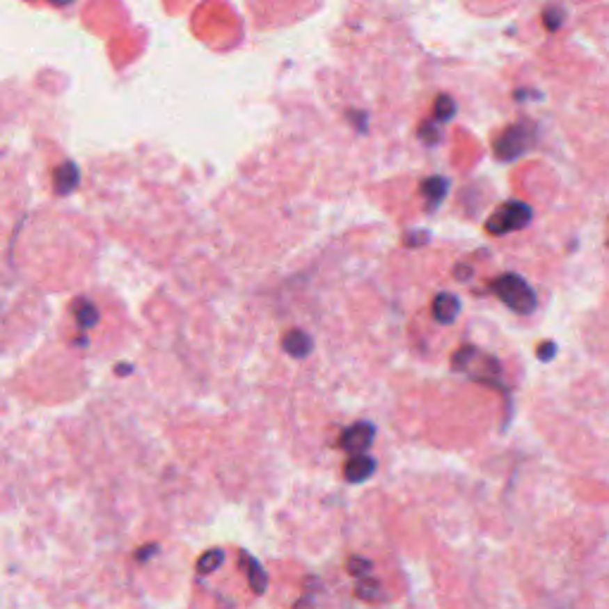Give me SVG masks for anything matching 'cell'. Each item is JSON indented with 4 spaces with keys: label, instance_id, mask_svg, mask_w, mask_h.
<instances>
[{
    "label": "cell",
    "instance_id": "obj_17",
    "mask_svg": "<svg viewBox=\"0 0 609 609\" xmlns=\"http://www.w3.org/2000/svg\"><path fill=\"white\" fill-rule=\"evenodd\" d=\"M454 274H459V278H469L471 271H469V269H464V267H459V269H454Z\"/></svg>",
    "mask_w": 609,
    "mask_h": 609
},
{
    "label": "cell",
    "instance_id": "obj_2",
    "mask_svg": "<svg viewBox=\"0 0 609 609\" xmlns=\"http://www.w3.org/2000/svg\"><path fill=\"white\" fill-rule=\"evenodd\" d=\"M533 212L526 203H507L488 219L486 229L495 233V236H503V233H509V231H519L523 226L531 221Z\"/></svg>",
    "mask_w": 609,
    "mask_h": 609
},
{
    "label": "cell",
    "instance_id": "obj_15",
    "mask_svg": "<svg viewBox=\"0 0 609 609\" xmlns=\"http://www.w3.org/2000/svg\"><path fill=\"white\" fill-rule=\"evenodd\" d=\"M157 552V545H145V548H141L139 552H136V560L141 562V564H143V562L148 560V557L150 555H155Z\"/></svg>",
    "mask_w": 609,
    "mask_h": 609
},
{
    "label": "cell",
    "instance_id": "obj_16",
    "mask_svg": "<svg viewBox=\"0 0 609 609\" xmlns=\"http://www.w3.org/2000/svg\"><path fill=\"white\" fill-rule=\"evenodd\" d=\"M117 372H119V377H127V374H131V364H119Z\"/></svg>",
    "mask_w": 609,
    "mask_h": 609
},
{
    "label": "cell",
    "instance_id": "obj_10",
    "mask_svg": "<svg viewBox=\"0 0 609 609\" xmlns=\"http://www.w3.org/2000/svg\"><path fill=\"white\" fill-rule=\"evenodd\" d=\"M221 562H224V550L214 548L209 552H205V555L198 560V574H209V571H217V569L221 567Z\"/></svg>",
    "mask_w": 609,
    "mask_h": 609
},
{
    "label": "cell",
    "instance_id": "obj_12",
    "mask_svg": "<svg viewBox=\"0 0 609 609\" xmlns=\"http://www.w3.org/2000/svg\"><path fill=\"white\" fill-rule=\"evenodd\" d=\"M348 571L355 578H367V576H372V562H369V560H360V557H350Z\"/></svg>",
    "mask_w": 609,
    "mask_h": 609
},
{
    "label": "cell",
    "instance_id": "obj_11",
    "mask_svg": "<svg viewBox=\"0 0 609 609\" xmlns=\"http://www.w3.org/2000/svg\"><path fill=\"white\" fill-rule=\"evenodd\" d=\"M476 355H479V350L471 348V345H464V348H459L452 355V369H454V372H466V369H469V364H471V360H474Z\"/></svg>",
    "mask_w": 609,
    "mask_h": 609
},
{
    "label": "cell",
    "instance_id": "obj_6",
    "mask_svg": "<svg viewBox=\"0 0 609 609\" xmlns=\"http://www.w3.org/2000/svg\"><path fill=\"white\" fill-rule=\"evenodd\" d=\"M431 310L438 324H452L459 315V300L452 293H438Z\"/></svg>",
    "mask_w": 609,
    "mask_h": 609
},
{
    "label": "cell",
    "instance_id": "obj_3",
    "mask_svg": "<svg viewBox=\"0 0 609 609\" xmlns=\"http://www.w3.org/2000/svg\"><path fill=\"white\" fill-rule=\"evenodd\" d=\"M374 438H377V429L369 421H357L340 434V448L350 454H362L374 443Z\"/></svg>",
    "mask_w": 609,
    "mask_h": 609
},
{
    "label": "cell",
    "instance_id": "obj_9",
    "mask_svg": "<svg viewBox=\"0 0 609 609\" xmlns=\"http://www.w3.org/2000/svg\"><path fill=\"white\" fill-rule=\"evenodd\" d=\"M357 597H362L364 602H381L383 600V590L374 578H357V588H355Z\"/></svg>",
    "mask_w": 609,
    "mask_h": 609
},
{
    "label": "cell",
    "instance_id": "obj_13",
    "mask_svg": "<svg viewBox=\"0 0 609 609\" xmlns=\"http://www.w3.org/2000/svg\"><path fill=\"white\" fill-rule=\"evenodd\" d=\"M545 24H548L550 31L560 29V26H562V10H557V8L545 10Z\"/></svg>",
    "mask_w": 609,
    "mask_h": 609
},
{
    "label": "cell",
    "instance_id": "obj_7",
    "mask_svg": "<svg viewBox=\"0 0 609 609\" xmlns=\"http://www.w3.org/2000/svg\"><path fill=\"white\" fill-rule=\"evenodd\" d=\"M283 350H286L290 357L305 360V357L312 352V338L305 331L293 329V331H288L286 335H283Z\"/></svg>",
    "mask_w": 609,
    "mask_h": 609
},
{
    "label": "cell",
    "instance_id": "obj_1",
    "mask_svg": "<svg viewBox=\"0 0 609 609\" xmlns=\"http://www.w3.org/2000/svg\"><path fill=\"white\" fill-rule=\"evenodd\" d=\"M493 290L509 310H514L516 315H531L536 310L538 300L533 288L519 274H503L493 281Z\"/></svg>",
    "mask_w": 609,
    "mask_h": 609
},
{
    "label": "cell",
    "instance_id": "obj_8",
    "mask_svg": "<svg viewBox=\"0 0 609 609\" xmlns=\"http://www.w3.org/2000/svg\"><path fill=\"white\" fill-rule=\"evenodd\" d=\"M74 319L81 329H93L98 324V307L90 305L88 300H81L79 305H74Z\"/></svg>",
    "mask_w": 609,
    "mask_h": 609
},
{
    "label": "cell",
    "instance_id": "obj_5",
    "mask_svg": "<svg viewBox=\"0 0 609 609\" xmlns=\"http://www.w3.org/2000/svg\"><path fill=\"white\" fill-rule=\"evenodd\" d=\"M377 471V462H374L369 454H352L345 464V479L350 483H360V481H367L369 476Z\"/></svg>",
    "mask_w": 609,
    "mask_h": 609
},
{
    "label": "cell",
    "instance_id": "obj_4",
    "mask_svg": "<svg viewBox=\"0 0 609 609\" xmlns=\"http://www.w3.org/2000/svg\"><path fill=\"white\" fill-rule=\"evenodd\" d=\"M238 557H241V567L246 569V574H248V583H250V588H253V593L255 595H264L267 593V585H269L267 571L260 567V562L255 560L253 555H248L246 550L238 552Z\"/></svg>",
    "mask_w": 609,
    "mask_h": 609
},
{
    "label": "cell",
    "instance_id": "obj_14",
    "mask_svg": "<svg viewBox=\"0 0 609 609\" xmlns=\"http://www.w3.org/2000/svg\"><path fill=\"white\" fill-rule=\"evenodd\" d=\"M555 352H557V345L552 343V340H548V343H540L538 345V360L550 362L552 357H555Z\"/></svg>",
    "mask_w": 609,
    "mask_h": 609
}]
</instances>
